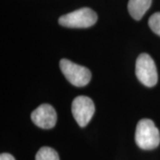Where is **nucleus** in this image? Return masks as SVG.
Instances as JSON below:
<instances>
[{
    "label": "nucleus",
    "instance_id": "1a4fd4ad",
    "mask_svg": "<svg viewBox=\"0 0 160 160\" xmlns=\"http://www.w3.org/2000/svg\"><path fill=\"white\" fill-rule=\"evenodd\" d=\"M149 26L151 30L160 36V12H155L149 19Z\"/></svg>",
    "mask_w": 160,
    "mask_h": 160
},
{
    "label": "nucleus",
    "instance_id": "6e6552de",
    "mask_svg": "<svg viewBox=\"0 0 160 160\" xmlns=\"http://www.w3.org/2000/svg\"><path fill=\"white\" fill-rule=\"evenodd\" d=\"M35 160H60L59 155L50 147H43L38 151Z\"/></svg>",
    "mask_w": 160,
    "mask_h": 160
},
{
    "label": "nucleus",
    "instance_id": "f257e3e1",
    "mask_svg": "<svg viewBox=\"0 0 160 160\" xmlns=\"http://www.w3.org/2000/svg\"><path fill=\"white\" fill-rule=\"evenodd\" d=\"M135 142L142 149H156L160 143V132L154 122L143 118L138 122L135 131Z\"/></svg>",
    "mask_w": 160,
    "mask_h": 160
},
{
    "label": "nucleus",
    "instance_id": "0eeeda50",
    "mask_svg": "<svg viewBox=\"0 0 160 160\" xmlns=\"http://www.w3.org/2000/svg\"><path fill=\"white\" fill-rule=\"evenodd\" d=\"M152 0H129L128 12L132 17L136 21H140L145 12L149 10Z\"/></svg>",
    "mask_w": 160,
    "mask_h": 160
},
{
    "label": "nucleus",
    "instance_id": "9d476101",
    "mask_svg": "<svg viewBox=\"0 0 160 160\" xmlns=\"http://www.w3.org/2000/svg\"><path fill=\"white\" fill-rule=\"evenodd\" d=\"M0 160H15L14 158L11 154L8 153H3L0 156Z\"/></svg>",
    "mask_w": 160,
    "mask_h": 160
},
{
    "label": "nucleus",
    "instance_id": "20e7f679",
    "mask_svg": "<svg viewBox=\"0 0 160 160\" xmlns=\"http://www.w3.org/2000/svg\"><path fill=\"white\" fill-rule=\"evenodd\" d=\"M135 74L139 81L148 87L155 86L158 83V71L153 59L148 53L138 56L135 65Z\"/></svg>",
    "mask_w": 160,
    "mask_h": 160
},
{
    "label": "nucleus",
    "instance_id": "f03ea898",
    "mask_svg": "<svg viewBox=\"0 0 160 160\" xmlns=\"http://www.w3.org/2000/svg\"><path fill=\"white\" fill-rule=\"evenodd\" d=\"M97 18V14L93 10L84 7L61 16L59 23L68 28H89L96 23Z\"/></svg>",
    "mask_w": 160,
    "mask_h": 160
},
{
    "label": "nucleus",
    "instance_id": "7ed1b4c3",
    "mask_svg": "<svg viewBox=\"0 0 160 160\" xmlns=\"http://www.w3.org/2000/svg\"><path fill=\"white\" fill-rule=\"evenodd\" d=\"M60 68L66 79L75 86H85L91 80L92 75L89 69L84 66L72 62L68 59L61 60Z\"/></svg>",
    "mask_w": 160,
    "mask_h": 160
},
{
    "label": "nucleus",
    "instance_id": "39448f33",
    "mask_svg": "<svg viewBox=\"0 0 160 160\" xmlns=\"http://www.w3.org/2000/svg\"><path fill=\"white\" fill-rule=\"evenodd\" d=\"M72 114L75 120L81 127L85 126L90 122L95 111L94 103L91 98L87 96H78L72 102Z\"/></svg>",
    "mask_w": 160,
    "mask_h": 160
},
{
    "label": "nucleus",
    "instance_id": "423d86ee",
    "mask_svg": "<svg viewBox=\"0 0 160 160\" xmlns=\"http://www.w3.org/2000/svg\"><path fill=\"white\" fill-rule=\"evenodd\" d=\"M31 119L40 128L51 129L56 124L57 114L50 104H42L31 113Z\"/></svg>",
    "mask_w": 160,
    "mask_h": 160
}]
</instances>
